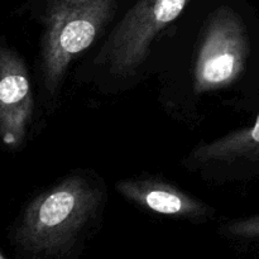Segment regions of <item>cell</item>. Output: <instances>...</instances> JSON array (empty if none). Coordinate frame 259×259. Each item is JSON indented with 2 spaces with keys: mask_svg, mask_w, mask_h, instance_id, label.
<instances>
[{
  "mask_svg": "<svg viewBox=\"0 0 259 259\" xmlns=\"http://www.w3.org/2000/svg\"><path fill=\"white\" fill-rule=\"evenodd\" d=\"M101 201L103 192L85 177H67L29 202L15 238L33 253H61L96 214Z\"/></svg>",
  "mask_w": 259,
  "mask_h": 259,
  "instance_id": "cell-1",
  "label": "cell"
},
{
  "mask_svg": "<svg viewBox=\"0 0 259 259\" xmlns=\"http://www.w3.org/2000/svg\"><path fill=\"white\" fill-rule=\"evenodd\" d=\"M115 10V0H52L40 52L43 82L50 93L62 83L71 62L90 47Z\"/></svg>",
  "mask_w": 259,
  "mask_h": 259,
  "instance_id": "cell-2",
  "label": "cell"
},
{
  "mask_svg": "<svg viewBox=\"0 0 259 259\" xmlns=\"http://www.w3.org/2000/svg\"><path fill=\"white\" fill-rule=\"evenodd\" d=\"M190 0H138L104 45L98 61L119 78L133 76L143 65L157 35L184 12Z\"/></svg>",
  "mask_w": 259,
  "mask_h": 259,
  "instance_id": "cell-3",
  "label": "cell"
},
{
  "mask_svg": "<svg viewBox=\"0 0 259 259\" xmlns=\"http://www.w3.org/2000/svg\"><path fill=\"white\" fill-rule=\"evenodd\" d=\"M249 56V38L240 15L220 7L205 25L194 68V89L204 94L224 89L243 75Z\"/></svg>",
  "mask_w": 259,
  "mask_h": 259,
  "instance_id": "cell-4",
  "label": "cell"
},
{
  "mask_svg": "<svg viewBox=\"0 0 259 259\" xmlns=\"http://www.w3.org/2000/svg\"><path fill=\"white\" fill-rule=\"evenodd\" d=\"M33 116V96L27 67L17 52L0 50V133L3 143L17 148Z\"/></svg>",
  "mask_w": 259,
  "mask_h": 259,
  "instance_id": "cell-5",
  "label": "cell"
},
{
  "mask_svg": "<svg viewBox=\"0 0 259 259\" xmlns=\"http://www.w3.org/2000/svg\"><path fill=\"white\" fill-rule=\"evenodd\" d=\"M116 190L128 201L156 214L187 219H204L211 214L205 202L161 180H121L116 184Z\"/></svg>",
  "mask_w": 259,
  "mask_h": 259,
  "instance_id": "cell-6",
  "label": "cell"
},
{
  "mask_svg": "<svg viewBox=\"0 0 259 259\" xmlns=\"http://www.w3.org/2000/svg\"><path fill=\"white\" fill-rule=\"evenodd\" d=\"M191 161L196 163L237 161H259V114L253 125L238 129L192 152Z\"/></svg>",
  "mask_w": 259,
  "mask_h": 259,
  "instance_id": "cell-7",
  "label": "cell"
},
{
  "mask_svg": "<svg viewBox=\"0 0 259 259\" xmlns=\"http://www.w3.org/2000/svg\"><path fill=\"white\" fill-rule=\"evenodd\" d=\"M224 232L232 237L259 238V215L233 220L225 225Z\"/></svg>",
  "mask_w": 259,
  "mask_h": 259,
  "instance_id": "cell-8",
  "label": "cell"
}]
</instances>
